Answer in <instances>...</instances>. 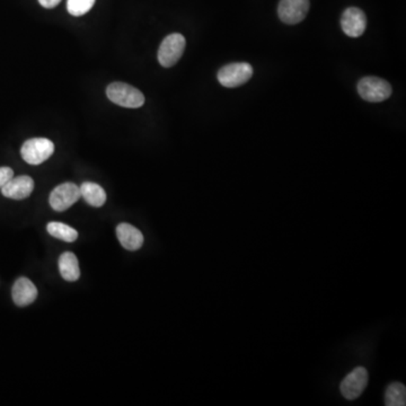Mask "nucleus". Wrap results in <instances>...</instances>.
<instances>
[{"instance_id": "1", "label": "nucleus", "mask_w": 406, "mask_h": 406, "mask_svg": "<svg viewBox=\"0 0 406 406\" xmlns=\"http://www.w3.org/2000/svg\"><path fill=\"white\" fill-rule=\"evenodd\" d=\"M106 95L112 103L128 109H138L145 104V96L139 89L120 81L110 83Z\"/></svg>"}, {"instance_id": "2", "label": "nucleus", "mask_w": 406, "mask_h": 406, "mask_svg": "<svg viewBox=\"0 0 406 406\" xmlns=\"http://www.w3.org/2000/svg\"><path fill=\"white\" fill-rule=\"evenodd\" d=\"M54 153V145L47 138L26 140L21 148L23 159L30 165H40L50 158Z\"/></svg>"}, {"instance_id": "3", "label": "nucleus", "mask_w": 406, "mask_h": 406, "mask_svg": "<svg viewBox=\"0 0 406 406\" xmlns=\"http://www.w3.org/2000/svg\"><path fill=\"white\" fill-rule=\"evenodd\" d=\"M393 89L390 83L378 77H365L358 83V93L362 100L370 103H381L390 98Z\"/></svg>"}, {"instance_id": "4", "label": "nucleus", "mask_w": 406, "mask_h": 406, "mask_svg": "<svg viewBox=\"0 0 406 406\" xmlns=\"http://www.w3.org/2000/svg\"><path fill=\"white\" fill-rule=\"evenodd\" d=\"M185 45L187 41L182 34L173 33L165 37L157 54L161 66L170 68L178 64V60L183 56Z\"/></svg>"}, {"instance_id": "5", "label": "nucleus", "mask_w": 406, "mask_h": 406, "mask_svg": "<svg viewBox=\"0 0 406 406\" xmlns=\"http://www.w3.org/2000/svg\"><path fill=\"white\" fill-rule=\"evenodd\" d=\"M253 76V68L246 62L227 64L218 71L217 79L224 87L235 88L248 83Z\"/></svg>"}, {"instance_id": "6", "label": "nucleus", "mask_w": 406, "mask_h": 406, "mask_svg": "<svg viewBox=\"0 0 406 406\" xmlns=\"http://www.w3.org/2000/svg\"><path fill=\"white\" fill-rule=\"evenodd\" d=\"M81 199L79 185L71 182L62 183L51 192L49 202L54 211L62 212L74 206Z\"/></svg>"}, {"instance_id": "7", "label": "nucleus", "mask_w": 406, "mask_h": 406, "mask_svg": "<svg viewBox=\"0 0 406 406\" xmlns=\"http://www.w3.org/2000/svg\"><path fill=\"white\" fill-rule=\"evenodd\" d=\"M309 7V0H280L278 7L279 17L286 24L294 25L306 18Z\"/></svg>"}, {"instance_id": "8", "label": "nucleus", "mask_w": 406, "mask_h": 406, "mask_svg": "<svg viewBox=\"0 0 406 406\" xmlns=\"http://www.w3.org/2000/svg\"><path fill=\"white\" fill-rule=\"evenodd\" d=\"M368 384V371L366 368L356 367L341 383L340 390L349 401H354L361 395Z\"/></svg>"}, {"instance_id": "9", "label": "nucleus", "mask_w": 406, "mask_h": 406, "mask_svg": "<svg viewBox=\"0 0 406 406\" xmlns=\"http://www.w3.org/2000/svg\"><path fill=\"white\" fill-rule=\"evenodd\" d=\"M341 26L348 37H361L367 28V17L361 9L350 7L345 9L341 17Z\"/></svg>"}, {"instance_id": "10", "label": "nucleus", "mask_w": 406, "mask_h": 406, "mask_svg": "<svg viewBox=\"0 0 406 406\" xmlns=\"http://www.w3.org/2000/svg\"><path fill=\"white\" fill-rule=\"evenodd\" d=\"M0 190L6 198L23 200V199L28 198L33 192V178L28 175L11 178Z\"/></svg>"}, {"instance_id": "11", "label": "nucleus", "mask_w": 406, "mask_h": 406, "mask_svg": "<svg viewBox=\"0 0 406 406\" xmlns=\"http://www.w3.org/2000/svg\"><path fill=\"white\" fill-rule=\"evenodd\" d=\"M13 301L17 306L25 307L31 305L37 297V286L28 278L17 279L13 290H11Z\"/></svg>"}, {"instance_id": "12", "label": "nucleus", "mask_w": 406, "mask_h": 406, "mask_svg": "<svg viewBox=\"0 0 406 406\" xmlns=\"http://www.w3.org/2000/svg\"><path fill=\"white\" fill-rule=\"evenodd\" d=\"M117 236L123 248L128 250H137L144 245V235L130 224H120L117 227Z\"/></svg>"}, {"instance_id": "13", "label": "nucleus", "mask_w": 406, "mask_h": 406, "mask_svg": "<svg viewBox=\"0 0 406 406\" xmlns=\"http://www.w3.org/2000/svg\"><path fill=\"white\" fill-rule=\"evenodd\" d=\"M59 270L66 282H77L81 277V269H79L77 256L70 252L62 254L59 259Z\"/></svg>"}, {"instance_id": "14", "label": "nucleus", "mask_w": 406, "mask_h": 406, "mask_svg": "<svg viewBox=\"0 0 406 406\" xmlns=\"http://www.w3.org/2000/svg\"><path fill=\"white\" fill-rule=\"evenodd\" d=\"M81 198L86 201L89 206L100 208L106 202V193L103 187L93 182H85L79 187Z\"/></svg>"}, {"instance_id": "15", "label": "nucleus", "mask_w": 406, "mask_h": 406, "mask_svg": "<svg viewBox=\"0 0 406 406\" xmlns=\"http://www.w3.org/2000/svg\"><path fill=\"white\" fill-rule=\"evenodd\" d=\"M47 231L51 236L56 237L58 240H64V242H75L79 237V233L73 227H70L66 224L57 223V221L47 224Z\"/></svg>"}, {"instance_id": "16", "label": "nucleus", "mask_w": 406, "mask_h": 406, "mask_svg": "<svg viewBox=\"0 0 406 406\" xmlns=\"http://www.w3.org/2000/svg\"><path fill=\"white\" fill-rule=\"evenodd\" d=\"M387 406H404L406 404V388L401 383H393L385 393Z\"/></svg>"}, {"instance_id": "17", "label": "nucleus", "mask_w": 406, "mask_h": 406, "mask_svg": "<svg viewBox=\"0 0 406 406\" xmlns=\"http://www.w3.org/2000/svg\"><path fill=\"white\" fill-rule=\"evenodd\" d=\"M94 5L95 0H67L68 13L73 16L87 14Z\"/></svg>"}, {"instance_id": "18", "label": "nucleus", "mask_w": 406, "mask_h": 406, "mask_svg": "<svg viewBox=\"0 0 406 406\" xmlns=\"http://www.w3.org/2000/svg\"><path fill=\"white\" fill-rule=\"evenodd\" d=\"M13 178H14V172H13L11 168H9V167H0V189Z\"/></svg>"}, {"instance_id": "19", "label": "nucleus", "mask_w": 406, "mask_h": 406, "mask_svg": "<svg viewBox=\"0 0 406 406\" xmlns=\"http://www.w3.org/2000/svg\"><path fill=\"white\" fill-rule=\"evenodd\" d=\"M40 5L45 8L51 9L54 8L59 4L62 3V0H39Z\"/></svg>"}]
</instances>
